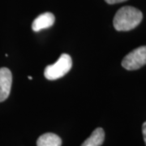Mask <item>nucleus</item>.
Segmentation results:
<instances>
[{"label": "nucleus", "instance_id": "nucleus-1", "mask_svg": "<svg viewBox=\"0 0 146 146\" xmlns=\"http://www.w3.org/2000/svg\"><path fill=\"white\" fill-rule=\"evenodd\" d=\"M143 15L136 7L126 6L120 8L115 14L113 25L117 31H129L141 24Z\"/></svg>", "mask_w": 146, "mask_h": 146}, {"label": "nucleus", "instance_id": "nucleus-2", "mask_svg": "<svg viewBox=\"0 0 146 146\" xmlns=\"http://www.w3.org/2000/svg\"><path fill=\"white\" fill-rule=\"evenodd\" d=\"M72 67V60L68 54H63L56 63L47 66L44 75L49 80H55L64 76Z\"/></svg>", "mask_w": 146, "mask_h": 146}, {"label": "nucleus", "instance_id": "nucleus-3", "mask_svg": "<svg viewBox=\"0 0 146 146\" xmlns=\"http://www.w3.org/2000/svg\"><path fill=\"white\" fill-rule=\"evenodd\" d=\"M146 64V46H140L132 50L123 58L122 66L129 70L134 71L142 68Z\"/></svg>", "mask_w": 146, "mask_h": 146}, {"label": "nucleus", "instance_id": "nucleus-4", "mask_svg": "<svg viewBox=\"0 0 146 146\" xmlns=\"http://www.w3.org/2000/svg\"><path fill=\"white\" fill-rule=\"evenodd\" d=\"M12 75L7 68H0V102L5 101L10 95Z\"/></svg>", "mask_w": 146, "mask_h": 146}, {"label": "nucleus", "instance_id": "nucleus-5", "mask_svg": "<svg viewBox=\"0 0 146 146\" xmlns=\"http://www.w3.org/2000/svg\"><path fill=\"white\" fill-rule=\"evenodd\" d=\"M55 18L51 12H45L38 16L33 22L32 29L34 32H39L51 27L54 24Z\"/></svg>", "mask_w": 146, "mask_h": 146}, {"label": "nucleus", "instance_id": "nucleus-6", "mask_svg": "<svg viewBox=\"0 0 146 146\" xmlns=\"http://www.w3.org/2000/svg\"><path fill=\"white\" fill-rule=\"evenodd\" d=\"M62 140L59 136L51 132L45 133L36 141V146H61Z\"/></svg>", "mask_w": 146, "mask_h": 146}, {"label": "nucleus", "instance_id": "nucleus-7", "mask_svg": "<svg viewBox=\"0 0 146 146\" xmlns=\"http://www.w3.org/2000/svg\"><path fill=\"white\" fill-rule=\"evenodd\" d=\"M105 140V131L102 127H98L92 132L91 136L84 141L81 146H101Z\"/></svg>", "mask_w": 146, "mask_h": 146}, {"label": "nucleus", "instance_id": "nucleus-8", "mask_svg": "<svg viewBox=\"0 0 146 146\" xmlns=\"http://www.w3.org/2000/svg\"><path fill=\"white\" fill-rule=\"evenodd\" d=\"M108 4H115V3H123L125 2L127 0H105Z\"/></svg>", "mask_w": 146, "mask_h": 146}, {"label": "nucleus", "instance_id": "nucleus-9", "mask_svg": "<svg viewBox=\"0 0 146 146\" xmlns=\"http://www.w3.org/2000/svg\"><path fill=\"white\" fill-rule=\"evenodd\" d=\"M142 133H143V137H144V141L146 145V122H145L142 125Z\"/></svg>", "mask_w": 146, "mask_h": 146}]
</instances>
